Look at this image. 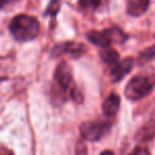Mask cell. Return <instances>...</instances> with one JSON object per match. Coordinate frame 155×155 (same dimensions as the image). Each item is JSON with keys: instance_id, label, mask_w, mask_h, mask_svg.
<instances>
[{"instance_id": "cell-16", "label": "cell", "mask_w": 155, "mask_h": 155, "mask_svg": "<svg viewBox=\"0 0 155 155\" xmlns=\"http://www.w3.org/2000/svg\"><path fill=\"white\" fill-rule=\"evenodd\" d=\"M133 153H137V154H149V151L146 148H141V147H137Z\"/></svg>"}, {"instance_id": "cell-10", "label": "cell", "mask_w": 155, "mask_h": 155, "mask_svg": "<svg viewBox=\"0 0 155 155\" xmlns=\"http://www.w3.org/2000/svg\"><path fill=\"white\" fill-rule=\"evenodd\" d=\"M155 137V122H150L142 127L136 134V139L139 141H148Z\"/></svg>"}, {"instance_id": "cell-14", "label": "cell", "mask_w": 155, "mask_h": 155, "mask_svg": "<svg viewBox=\"0 0 155 155\" xmlns=\"http://www.w3.org/2000/svg\"><path fill=\"white\" fill-rule=\"evenodd\" d=\"M80 5L86 10H96L101 5V0H80Z\"/></svg>"}, {"instance_id": "cell-13", "label": "cell", "mask_w": 155, "mask_h": 155, "mask_svg": "<svg viewBox=\"0 0 155 155\" xmlns=\"http://www.w3.org/2000/svg\"><path fill=\"white\" fill-rule=\"evenodd\" d=\"M100 56H101L102 61L106 64H115L117 61L119 60V54L116 50L114 49H106L102 50L100 52Z\"/></svg>"}, {"instance_id": "cell-2", "label": "cell", "mask_w": 155, "mask_h": 155, "mask_svg": "<svg viewBox=\"0 0 155 155\" xmlns=\"http://www.w3.org/2000/svg\"><path fill=\"white\" fill-rule=\"evenodd\" d=\"M155 85V71L151 74H141L134 77L124 89V95L130 100H139L144 98L151 93L153 86Z\"/></svg>"}, {"instance_id": "cell-7", "label": "cell", "mask_w": 155, "mask_h": 155, "mask_svg": "<svg viewBox=\"0 0 155 155\" xmlns=\"http://www.w3.org/2000/svg\"><path fill=\"white\" fill-rule=\"evenodd\" d=\"M120 107V98L116 94H110L102 104V110L106 116H115Z\"/></svg>"}, {"instance_id": "cell-12", "label": "cell", "mask_w": 155, "mask_h": 155, "mask_svg": "<svg viewBox=\"0 0 155 155\" xmlns=\"http://www.w3.org/2000/svg\"><path fill=\"white\" fill-rule=\"evenodd\" d=\"M154 58H155V45L151 46V47L147 48L143 51L140 52L137 61L139 65H143L146 63L150 62V61L154 60Z\"/></svg>"}, {"instance_id": "cell-5", "label": "cell", "mask_w": 155, "mask_h": 155, "mask_svg": "<svg viewBox=\"0 0 155 155\" xmlns=\"http://www.w3.org/2000/svg\"><path fill=\"white\" fill-rule=\"evenodd\" d=\"M86 51V47L83 44H77L73 41L58 44L52 49L51 55L53 58H58L62 54H82Z\"/></svg>"}, {"instance_id": "cell-8", "label": "cell", "mask_w": 155, "mask_h": 155, "mask_svg": "<svg viewBox=\"0 0 155 155\" xmlns=\"http://www.w3.org/2000/svg\"><path fill=\"white\" fill-rule=\"evenodd\" d=\"M149 3L150 0H130L127 8V14L134 17L142 15L148 10Z\"/></svg>"}, {"instance_id": "cell-17", "label": "cell", "mask_w": 155, "mask_h": 155, "mask_svg": "<svg viewBox=\"0 0 155 155\" xmlns=\"http://www.w3.org/2000/svg\"><path fill=\"white\" fill-rule=\"evenodd\" d=\"M8 1L7 0H0V9H1V8L3 7V5H5V3H7Z\"/></svg>"}, {"instance_id": "cell-1", "label": "cell", "mask_w": 155, "mask_h": 155, "mask_svg": "<svg viewBox=\"0 0 155 155\" xmlns=\"http://www.w3.org/2000/svg\"><path fill=\"white\" fill-rule=\"evenodd\" d=\"M10 32L18 41H32L39 33V22L33 16L17 15L10 24Z\"/></svg>"}, {"instance_id": "cell-9", "label": "cell", "mask_w": 155, "mask_h": 155, "mask_svg": "<svg viewBox=\"0 0 155 155\" xmlns=\"http://www.w3.org/2000/svg\"><path fill=\"white\" fill-rule=\"evenodd\" d=\"M87 38L91 44L96 46H99L102 48H107L110 46L112 41L107 36L105 32H98V31H91L87 33Z\"/></svg>"}, {"instance_id": "cell-15", "label": "cell", "mask_w": 155, "mask_h": 155, "mask_svg": "<svg viewBox=\"0 0 155 155\" xmlns=\"http://www.w3.org/2000/svg\"><path fill=\"white\" fill-rule=\"evenodd\" d=\"M60 9V0H51L47 8V11L45 12V15L55 16Z\"/></svg>"}, {"instance_id": "cell-4", "label": "cell", "mask_w": 155, "mask_h": 155, "mask_svg": "<svg viewBox=\"0 0 155 155\" xmlns=\"http://www.w3.org/2000/svg\"><path fill=\"white\" fill-rule=\"evenodd\" d=\"M55 81L58 84V86L63 89V91H70L72 87V71L71 68L66 62H62L58 64V68L55 70Z\"/></svg>"}, {"instance_id": "cell-3", "label": "cell", "mask_w": 155, "mask_h": 155, "mask_svg": "<svg viewBox=\"0 0 155 155\" xmlns=\"http://www.w3.org/2000/svg\"><path fill=\"white\" fill-rule=\"evenodd\" d=\"M110 124L107 122H88L82 123L80 132L82 137L88 141H98L100 140L110 130Z\"/></svg>"}, {"instance_id": "cell-11", "label": "cell", "mask_w": 155, "mask_h": 155, "mask_svg": "<svg viewBox=\"0 0 155 155\" xmlns=\"http://www.w3.org/2000/svg\"><path fill=\"white\" fill-rule=\"evenodd\" d=\"M104 32L107 34V36L110 37V39L112 41V43L122 44L127 39V35L125 34L122 30H120V29H118V28L106 29Z\"/></svg>"}, {"instance_id": "cell-6", "label": "cell", "mask_w": 155, "mask_h": 155, "mask_svg": "<svg viewBox=\"0 0 155 155\" xmlns=\"http://www.w3.org/2000/svg\"><path fill=\"white\" fill-rule=\"evenodd\" d=\"M134 66V60L127 58L119 63H115L114 67L110 70V79L113 82H119L132 70Z\"/></svg>"}]
</instances>
